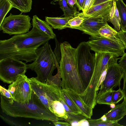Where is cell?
<instances>
[{"label": "cell", "instance_id": "cell-1", "mask_svg": "<svg viewBox=\"0 0 126 126\" xmlns=\"http://www.w3.org/2000/svg\"><path fill=\"white\" fill-rule=\"evenodd\" d=\"M45 33L33 27L26 33L16 35L0 41V60L11 57L27 63L36 59V49L52 39Z\"/></svg>", "mask_w": 126, "mask_h": 126}, {"label": "cell", "instance_id": "cell-2", "mask_svg": "<svg viewBox=\"0 0 126 126\" xmlns=\"http://www.w3.org/2000/svg\"><path fill=\"white\" fill-rule=\"evenodd\" d=\"M0 107L3 113L13 117H24L54 122L63 120L56 116L41 102L32 91L28 103H23L0 94Z\"/></svg>", "mask_w": 126, "mask_h": 126}, {"label": "cell", "instance_id": "cell-3", "mask_svg": "<svg viewBox=\"0 0 126 126\" xmlns=\"http://www.w3.org/2000/svg\"><path fill=\"white\" fill-rule=\"evenodd\" d=\"M61 59L59 63L62 89H67L80 94L85 90L78 70L76 48L68 42L60 44Z\"/></svg>", "mask_w": 126, "mask_h": 126}, {"label": "cell", "instance_id": "cell-4", "mask_svg": "<svg viewBox=\"0 0 126 126\" xmlns=\"http://www.w3.org/2000/svg\"><path fill=\"white\" fill-rule=\"evenodd\" d=\"M37 57L33 63L27 64L28 69L36 73V79L46 83L56 67L54 55L48 41L36 50Z\"/></svg>", "mask_w": 126, "mask_h": 126}, {"label": "cell", "instance_id": "cell-5", "mask_svg": "<svg viewBox=\"0 0 126 126\" xmlns=\"http://www.w3.org/2000/svg\"><path fill=\"white\" fill-rule=\"evenodd\" d=\"M86 42L80 43L76 48V57L79 73L86 89L88 86L94 71V54L91 53Z\"/></svg>", "mask_w": 126, "mask_h": 126}, {"label": "cell", "instance_id": "cell-6", "mask_svg": "<svg viewBox=\"0 0 126 126\" xmlns=\"http://www.w3.org/2000/svg\"><path fill=\"white\" fill-rule=\"evenodd\" d=\"M28 69L27 64L20 60L11 57L0 60V79L5 83L11 84L20 75H25Z\"/></svg>", "mask_w": 126, "mask_h": 126}, {"label": "cell", "instance_id": "cell-7", "mask_svg": "<svg viewBox=\"0 0 126 126\" xmlns=\"http://www.w3.org/2000/svg\"><path fill=\"white\" fill-rule=\"evenodd\" d=\"M90 39L86 43L90 49L95 53H111L118 57L122 56L125 53L124 47L117 36L112 38L101 36Z\"/></svg>", "mask_w": 126, "mask_h": 126}, {"label": "cell", "instance_id": "cell-8", "mask_svg": "<svg viewBox=\"0 0 126 126\" xmlns=\"http://www.w3.org/2000/svg\"><path fill=\"white\" fill-rule=\"evenodd\" d=\"M14 15L11 13L5 17L1 25L0 30L10 35L24 34L29 32L31 28V18L29 15Z\"/></svg>", "mask_w": 126, "mask_h": 126}, {"label": "cell", "instance_id": "cell-9", "mask_svg": "<svg viewBox=\"0 0 126 126\" xmlns=\"http://www.w3.org/2000/svg\"><path fill=\"white\" fill-rule=\"evenodd\" d=\"M94 57V71L88 86L93 91L96 90L100 77L107 67L110 64L117 62L120 58L113 54L105 52L95 53Z\"/></svg>", "mask_w": 126, "mask_h": 126}, {"label": "cell", "instance_id": "cell-10", "mask_svg": "<svg viewBox=\"0 0 126 126\" xmlns=\"http://www.w3.org/2000/svg\"><path fill=\"white\" fill-rule=\"evenodd\" d=\"M28 78L25 75H20L8 86V90L14 100L23 103H28L31 100L33 91Z\"/></svg>", "mask_w": 126, "mask_h": 126}, {"label": "cell", "instance_id": "cell-11", "mask_svg": "<svg viewBox=\"0 0 126 126\" xmlns=\"http://www.w3.org/2000/svg\"><path fill=\"white\" fill-rule=\"evenodd\" d=\"M125 73L117 62L109 64L105 78L101 84L100 90L97 97L106 92L118 86L120 87L121 79Z\"/></svg>", "mask_w": 126, "mask_h": 126}, {"label": "cell", "instance_id": "cell-12", "mask_svg": "<svg viewBox=\"0 0 126 126\" xmlns=\"http://www.w3.org/2000/svg\"><path fill=\"white\" fill-rule=\"evenodd\" d=\"M77 15L83 17L84 19L80 26L73 29L79 30L84 33L91 35V38L101 37L99 33V31L102 26L107 23L106 18L102 17L88 16L79 13Z\"/></svg>", "mask_w": 126, "mask_h": 126}, {"label": "cell", "instance_id": "cell-13", "mask_svg": "<svg viewBox=\"0 0 126 126\" xmlns=\"http://www.w3.org/2000/svg\"><path fill=\"white\" fill-rule=\"evenodd\" d=\"M114 0H110L93 6L85 13H80L89 16L102 17L106 18L108 21L109 13L112 7Z\"/></svg>", "mask_w": 126, "mask_h": 126}, {"label": "cell", "instance_id": "cell-14", "mask_svg": "<svg viewBox=\"0 0 126 126\" xmlns=\"http://www.w3.org/2000/svg\"><path fill=\"white\" fill-rule=\"evenodd\" d=\"M63 89L65 91L80 109L82 115L87 119L91 118L93 115V109L84 102L79 95L67 89Z\"/></svg>", "mask_w": 126, "mask_h": 126}, {"label": "cell", "instance_id": "cell-15", "mask_svg": "<svg viewBox=\"0 0 126 126\" xmlns=\"http://www.w3.org/2000/svg\"><path fill=\"white\" fill-rule=\"evenodd\" d=\"M104 114L107 121L117 122L126 115V104L124 100L121 103L116 105Z\"/></svg>", "mask_w": 126, "mask_h": 126}, {"label": "cell", "instance_id": "cell-16", "mask_svg": "<svg viewBox=\"0 0 126 126\" xmlns=\"http://www.w3.org/2000/svg\"><path fill=\"white\" fill-rule=\"evenodd\" d=\"M32 25L33 27L37 28L51 37L52 39L56 37L52 28L46 21L39 18L36 15L33 16Z\"/></svg>", "mask_w": 126, "mask_h": 126}, {"label": "cell", "instance_id": "cell-17", "mask_svg": "<svg viewBox=\"0 0 126 126\" xmlns=\"http://www.w3.org/2000/svg\"><path fill=\"white\" fill-rule=\"evenodd\" d=\"M74 17H52L46 16L45 20L52 28L60 30L66 28L69 20Z\"/></svg>", "mask_w": 126, "mask_h": 126}, {"label": "cell", "instance_id": "cell-18", "mask_svg": "<svg viewBox=\"0 0 126 126\" xmlns=\"http://www.w3.org/2000/svg\"><path fill=\"white\" fill-rule=\"evenodd\" d=\"M108 21L110 22L113 25L116 30L119 31L121 30V21L116 5V0L114 1Z\"/></svg>", "mask_w": 126, "mask_h": 126}, {"label": "cell", "instance_id": "cell-19", "mask_svg": "<svg viewBox=\"0 0 126 126\" xmlns=\"http://www.w3.org/2000/svg\"><path fill=\"white\" fill-rule=\"evenodd\" d=\"M13 7L19 10L21 13L30 12L32 9V0H8Z\"/></svg>", "mask_w": 126, "mask_h": 126}, {"label": "cell", "instance_id": "cell-20", "mask_svg": "<svg viewBox=\"0 0 126 126\" xmlns=\"http://www.w3.org/2000/svg\"><path fill=\"white\" fill-rule=\"evenodd\" d=\"M58 1L60 8L63 13L64 17L75 16L79 12L77 11L75 7H70L68 4L66 0H54Z\"/></svg>", "mask_w": 126, "mask_h": 126}, {"label": "cell", "instance_id": "cell-21", "mask_svg": "<svg viewBox=\"0 0 126 126\" xmlns=\"http://www.w3.org/2000/svg\"><path fill=\"white\" fill-rule=\"evenodd\" d=\"M116 5L121 21L120 28L123 29L126 25V4L123 0H118Z\"/></svg>", "mask_w": 126, "mask_h": 126}, {"label": "cell", "instance_id": "cell-22", "mask_svg": "<svg viewBox=\"0 0 126 126\" xmlns=\"http://www.w3.org/2000/svg\"><path fill=\"white\" fill-rule=\"evenodd\" d=\"M13 8L8 0H0V25L7 14Z\"/></svg>", "mask_w": 126, "mask_h": 126}, {"label": "cell", "instance_id": "cell-23", "mask_svg": "<svg viewBox=\"0 0 126 126\" xmlns=\"http://www.w3.org/2000/svg\"><path fill=\"white\" fill-rule=\"evenodd\" d=\"M99 33L101 37L112 38L117 36L118 32L106 23L99 30Z\"/></svg>", "mask_w": 126, "mask_h": 126}, {"label": "cell", "instance_id": "cell-24", "mask_svg": "<svg viewBox=\"0 0 126 126\" xmlns=\"http://www.w3.org/2000/svg\"><path fill=\"white\" fill-rule=\"evenodd\" d=\"M62 94L64 101L70 110L76 113L82 114L80 109L63 89Z\"/></svg>", "mask_w": 126, "mask_h": 126}, {"label": "cell", "instance_id": "cell-25", "mask_svg": "<svg viewBox=\"0 0 126 126\" xmlns=\"http://www.w3.org/2000/svg\"><path fill=\"white\" fill-rule=\"evenodd\" d=\"M60 101L63 105L68 118L70 120L79 121L82 119H87L82 114L76 113L70 110L64 101L62 96V93Z\"/></svg>", "mask_w": 126, "mask_h": 126}, {"label": "cell", "instance_id": "cell-26", "mask_svg": "<svg viewBox=\"0 0 126 126\" xmlns=\"http://www.w3.org/2000/svg\"><path fill=\"white\" fill-rule=\"evenodd\" d=\"M113 89L108 91L100 95L97 97V104L110 105L112 103Z\"/></svg>", "mask_w": 126, "mask_h": 126}, {"label": "cell", "instance_id": "cell-27", "mask_svg": "<svg viewBox=\"0 0 126 126\" xmlns=\"http://www.w3.org/2000/svg\"><path fill=\"white\" fill-rule=\"evenodd\" d=\"M90 126H122L117 122H114L107 121H102L100 118L97 119H87Z\"/></svg>", "mask_w": 126, "mask_h": 126}, {"label": "cell", "instance_id": "cell-28", "mask_svg": "<svg viewBox=\"0 0 126 126\" xmlns=\"http://www.w3.org/2000/svg\"><path fill=\"white\" fill-rule=\"evenodd\" d=\"M84 19L83 17L79 15H76L69 21L66 28H72L80 26Z\"/></svg>", "mask_w": 126, "mask_h": 126}, {"label": "cell", "instance_id": "cell-29", "mask_svg": "<svg viewBox=\"0 0 126 126\" xmlns=\"http://www.w3.org/2000/svg\"><path fill=\"white\" fill-rule=\"evenodd\" d=\"M56 42V47L53 53L54 56V61L55 63H59L61 59V54L60 49V44L57 39L56 37L54 38Z\"/></svg>", "mask_w": 126, "mask_h": 126}, {"label": "cell", "instance_id": "cell-30", "mask_svg": "<svg viewBox=\"0 0 126 126\" xmlns=\"http://www.w3.org/2000/svg\"><path fill=\"white\" fill-rule=\"evenodd\" d=\"M124 97V94L122 90L120 87L117 91L114 90L112 97V103L116 104L122 99Z\"/></svg>", "mask_w": 126, "mask_h": 126}, {"label": "cell", "instance_id": "cell-31", "mask_svg": "<svg viewBox=\"0 0 126 126\" xmlns=\"http://www.w3.org/2000/svg\"><path fill=\"white\" fill-rule=\"evenodd\" d=\"M1 118L5 122L8 124L12 126H22L23 125V124L15 120L6 116L5 115L0 114Z\"/></svg>", "mask_w": 126, "mask_h": 126}, {"label": "cell", "instance_id": "cell-32", "mask_svg": "<svg viewBox=\"0 0 126 126\" xmlns=\"http://www.w3.org/2000/svg\"><path fill=\"white\" fill-rule=\"evenodd\" d=\"M119 64L125 73H126V53H125L120 58Z\"/></svg>", "mask_w": 126, "mask_h": 126}, {"label": "cell", "instance_id": "cell-33", "mask_svg": "<svg viewBox=\"0 0 126 126\" xmlns=\"http://www.w3.org/2000/svg\"><path fill=\"white\" fill-rule=\"evenodd\" d=\"M117 36L122 42L125 49H126V32L121 30L118 32Z\"/></svg>", "mask_w": 126, "mask_h": 126}, {"label": "cell", "instance_id": "cell-34", "mask_svg": "<svg viewBox=\"0 0 126 126\" xmlns=\"http://www.w3.org/2000/svg\"><path fill=\"white\" fill-rule=\"evenodd\" d=\"M95 0H85L82 10L83 13H84L92 6Z\"/></svg>", "mask_w": 126, "mask_h": 126}, {"label": "cell", "instance_id": "cell-35", "mask_svg": "<svg viewBox=\"0 0 126 126\" xmlns=\"http://www.w3.org/2000/svg\"><path fill=\"white\" fill-rule=\"evenodd\" d=\"M0 94L3 95L9 99L13 98L11 93L8 91L1 85L0 86Z\"/></svg>", "mask_w": 126, "mask_h": 126}, {"label": "cell", "instance_id": "cell-36", "mask_svg": "<svg viewBox=\"0 0 126 126\" xmlns=\"http://www.w3.org/2000/svg\"><path fill=\"white\" fill-rule=\"evenodd\" d=\"M123 79L124 83L122 90L124 95V100L125 101L126 104V73H125Z\"/></svg>", "mask_w": 126, "mask_h": 126}, {"label": "cell", "instance_id": "cell-37", "mask_svg": "<svg viewBox=\"0 0 126 126\" xmlns=\"http://www.w3.org/2000/svg\"><path fill=\"white\" fill-rule=\"evenodd\" d=\"M53 124L56 126H71L70 124L67 122H62L58 121L52 122Z\"/></svg>", "mask_w": 126, "mask_h": 126}, {"label": "cell", "instance_id": "cell-38", "mask_svg": "<svg viewBox=\"0 0 126 126\" xmlns=\"http://www.w3.org/2000/svg\"><path fill=\"white\" fill-rule=\"evenodd\" d=\"M79 126H90L89 122L87 119H82L79 121Z\"/></svg>", "mask_w": 126, "mask_h": 126}, {"label": "cell", "instance_id": "cell-39", "mask_svg": "<svg viewBox=\"0 0 126 126\" xmlns=\"http://www.w3.org/2000/svg\"><path fill=\"white\" fill-rule=\"evenodd\" d=\"M85 0H77L76 4L79 11L82 10L83 7Z\"/></svg>", "mask_w": 126, "mask_h": 126}, {"label": "cell", "instance_id": "cell-40", "mask_svg": "<svg viewBox=\"0 0 126 126\" xmlns=\"http://www.w3.org/2000/svg\"><path fill=\"white\" fill-rule=\"evenodd\" d=\"M69 5L71 7L73 8L75 4L77 3V0H66Z\"/></svg>", "mask_w": 126, "mask_h": 126}, {"label": "cell", "instance_id": "cell-41", "mask_svg": "<svg viewBox=\"0 0 126 126\" xmlns=\"http://www.w3.org/2000/svg\"><path fill=\"white\" fill-rule=\"evenodd\" d=\"M109 0H95L93 6Z\"/></svg>", "mask_w": 126, "mask_h": 126}, {"label": "cell", "instance_id": "cell-42", "mask_svg": "<svg viewBox=\"0 0 126 126\" xmlns=\"http://www.w3.org/2000/svg\"><path fill=\"white\" fill-rule=\"evenodd\" d=\"M78 121L70 120L69 123L71 126H79Z\"/></svg>", "mask_w": 126, "mask_h": 126}, {"label": "cell", "instance_id": "cell-43", "mask_svg": "<svg viewBox=\"0 0 126 126\" xmlns=\"http://www.w3.org/2000/svg\"><path fill=\"white\" fill-rule=\"evenodd\" d=\"M102 120L104 121H107V118L106 115L104 114L100 118Z\"/></svg>", "mask_w": 126, "mask_h": 126}, {"label": "cell", "instance_id": "cell-44", "mask_svg": "<svg viewBox=\"0 0 126 126\" xmlns=\"http://www.w3.org/2000/svg\"><path fill=\"white\" fill-rule=\"evenodd\" d=\"M110 107L112 109L115 108L116 106L115 104L114 103H111L110 105Z\"/></svg>", "mask_w": 126, "mask_h": 126}, {"label": "cell", "instance_id": "cell-45", "mask_svg": "<svg viewBox=\"0 0 126 126\" xmlns=\"http://www.w3.org/2000/svg\"><path fill=\"white\" fill-rule=\"evenodd\" d=\"M121 30H123V31L126 32V25L125 26V27L123 29H121Z\"/></svg>", "mask_w": 126, "mask_h": 126}, {"label": "cell", "instance_id": "cell-46", "mask_svg": "<svg viewBox=\"0 0 126 126\" xmlns=\"http://www.w3.org/2000/svg\"><path fill=\"white\" fill-rule=\"evenodd\" d=\"M117 0H116V1H117Z\"/></svg>", "mask_w": 126, "mask_h": 126}]
</instances>
